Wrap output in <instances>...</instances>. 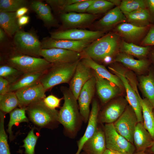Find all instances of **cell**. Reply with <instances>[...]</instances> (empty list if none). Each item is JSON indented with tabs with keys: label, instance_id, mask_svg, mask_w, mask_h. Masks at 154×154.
Returning a JSON list of instances; mask_svg holds the SVG:
<instances>
[{
	"label": "cell",
	"instance_id": "26",
	"mask_svg": "<svg viewBox=\"0 0 154 154\" xmlns=\"http://www.w3.org/2000/svg\"><path fill=\"white\" fill-rule=\"evenodd\" d=\"M115 60L138 72L147 70L150 63V61L146 59H135L131 55L122 52L117 54Z\"/></svg>",
	"mask_w": 154,
	"mask_h": 154
},
{
	"label": "cell",
	"instance_id": "25",
	"mask_svg": "<svg viewBox=\"0 0 154 154\" xmlns=\"http://www.w3.org/2000/svg\"><path fill=\"white\" fill-rule=\"evenodd\" d=\"M147 26H139L131 23H123L118 25L116 30L126 39L133 41L141 37L147 29Z\"/></svg>",
	"mask_w": 154,
	"mask_h": 154
},
{
	"label": "cell",
	"instance_id": "47",
	"mask_svg": "<svg viewBox=\"0 0 154 154\" xmlns=\"http://www.w3.org/2000/svg\"><path fill=\"white\" fill-rule=\"evenodd\" d=\"M147 9L151 16L154 17V0H146Z\"/></svg>",
	"mask_w": 154,
	"mask_h": 154
},
{
	"label": "cell",
	"instance_id": "49",
	"mask_svg": "<svg viewBox=\"0 0 154 154\" xmlns=\"http://www.w3.org/2000/svg\"><path fill=\"white\" fill-rule=\"evenodd\" d=\"M5 33L4 31L1 28L0 29V41L2 42L5 39Z\"/></svg>",
	"mask_w": 154,
	"mask_h": 154
},
{
	"label": "cell",
	"instance_id": "44",
	"mask_svg": "<svg viewBox=\"0 0 154 154\" xmlns=\"http://www.w3.org/2000/svg\"><path fill=\"white\" fill-rule=\"evenodd\" d=\"M142 43L145 45H154V27H151L148 33L142 41Z\"/></svg>",
	"mask_w": 154,
	"mask_h": 154
},
{
	"label": "cell",
	"instance_id": "28",
	"mask_svg": "<svg viewBox=\"0 0 154 154\" xmlns=\"http://www.w3.org/2000/svg\"><path fill=\"white\" fill-rule=\"evenodd\" d=\"M15 12H6L0 11V26L9 37L18 31V25Z\"/></svg>",
	"mask_w": 154,
	"mask_h": 154
},
{
	"label": "cell",
	"instance_id": "11",
	"mask_svg": "<svg viewBox=\"0 0 154 154\" xmlns=\"http://www.w3.org/2000/svg\"><path fill=\"white\" fill-rule=\"evenodd\" d=\"M50 34V37L54 39L94 41L103 36L104 32L73 28L52 32Z\"/></svg>",
	"mask_w": 154,
	"mask_h": 154
},
{
	"label": "cell",
	"instance_id": "37",
	"mask_svg": "<svg viewBox=\"0 0 154 154\" xmlns=\"http://www.w3.org/2000/svg\"><path fill=\"white\" fill-rule=\"evenodd\" d=\"M114 5L108 0H94L89 7L86 12L97 15L107 11L113 7Z\"/></svg>",
	"mask_w": 154,
	"mask_h": 154
},
{
	"label": "cell",
	"instance_id": "50",
	"mask_svg": "<svg viewBox=\"0 0 154 154\" xmlns=\"http://www.w3.org/2000/svg\"><path fill=\"white\" fill-rule=\"evenodd\" d=\"M109 1L113 4L114 5H116L117 6H118L119 7L121 1L119 0H109Z\"/></svg>",
	"mask_w": 154,
	"mask_h": 154
},
{
	"label": "cell",
	"instance_id": "21",
	"mask_svg": "<svg viewBox=\"0 0 154 154\" xmlns=\"http://www.w3.org/2000/svg\"><path fill=\"white\" fill-rule=\"evenodd\" d=\"M132 86L138 95L141 106L143 125L154 140V108L147 99L141 98L135 83L132 84Z\"/></svg>",
	"mask_w": 154,
	"mask_h": 154
},
{
	"label": "cell",
	"instance_id": "32",
	"mask_svg": "<svg viewBox=\"0 0 154 154\" xmlns=\"http://www.w3.org/2000/svg\"><path fill=\"white\" fill-rule=\"evenodd\" d=\"M26 108H16L10 112V120L8 125L7 131L9 134V138L11 141L14 139L12 131V126L16 124L22 122H28L29 120L26 115Z\"/></svg>",
	"mask_w": 154,
	"mask_h": 154
},
{
	"label": "cell",
	"instance_id": "40",
	"mask_svg": "<svg viewBox=\"0 0 154 154\" xmlns=\"http://www.w3.org/2000/svg\"><path fill=\"white\" fill-rule=\"evenodd\" d=\"M94 0H81V1L69 5L62 11V13L70 12L85 13Z\"/></svg>",
	"mask_w": 154,
	"mask_h": 154
},
{
	"label": "cell",
	"instance_id": "43",
	"mask_svg": "<svg viewBox=\"0 0 154 154\" xmlns=\"http://www.w3.org/2000/svg\"><path fill=\"white\" fill-rule=\"evenodd\" d=\"M63 99V98H59L54 95H50L45 98L43 100L48 107L52 109H56L59 107L60 102Z\"/></svg>",
	"mask_w": 154,
	"mask_h": 154
},
{
	"label": "cell",
	"instance_id": "29",
	"mask_svg": "<svg viewBox=\"0 0 154 154\" xmlns=\"http://www.w3.org/2000/svg\"><path fill=\"white\" fill-rule=\"evenodd\" d=\"M139 85L142 93L154 108V72L149 71L148 75H142L139 78Z\"/></svg>",
	"mask_w": 154,
	"mask_h": 154
},
{
	"label": "cell",
	"instance_id": "51",
	"mask_svg": "<svg viewBox=\"0 0 154 154\" xmlns=\"http://www.w3.org/2000/svg\"><path fill=\"white\" fill-rule=\"evenodd\" d=\"M147 150L148 153L150 154H154V140L152 145Z\"/></svg>",
	"mask_w": 154,
	"mask_h": 154
},
{
	"label": "cell",
	"instance_id": "59",
	"mask_svg": "<svg viewBox=\"0 0 154 154\" xmlns=\"http://www.w3.org/2000/svg\"><path fill=\"white\" fill-rule=\"evenodd\" d=\"M153 26H154V25H153Z\"/></svg>",
	"mask_w": 154,
	"mask_h": 154
},
{
	"label": "cell",
	"instance_id": "13",
	"mask_svg": "<svg viewBox=\"0 0 154 154\" xmlns=\"http://www.w3.org/2000/svg\"><path fill=\"white\" fill-rule=\"evenodd\" d=\"M46 90L38 82L15 92L18 99L19 108H26L31 103L43 99L46 97Z\"/></svg>",
	"mask_w": 154,
	"mask_h": 154
},
{
	"label": "cell",
	"instance_id": "17",
	"mask_svg": "<svg viewBox=\"0 0 154 154\" xmlns=\"http://www.w3.org/2000/svg\"><path fill=\"white\" fill-rule=\"evenodd\" d=\"M126 102L117 100L108 104L98 117V123L106 124L113 123L121 115L125 109Z\"/></svg>",
	"mask_w": 154,
	"mask_h": 154
},
{
	"label": "cell",
	"instance_id": "42",
	"mask_svg": "<svg viewBox=\"0 0 154 154\" xmlns=\"http://www.w3.org/2000/svg\"><path fill=\"white\" fill-rule=\"evenodd\" d=\"M81 0H47L46 2L53 9L62 13L66 6Z\"/></svg>",
	"mask_w": 154,
	"mask_h": 154
},
{
	"label": "cell",
	"instance_id": "18",
	"mask_svg": "<svg viewBox=\"0 0 154 154\" xmlns=\"http://www.w3.org/2000/svg\"><path fill=\"white\" fill-rule=\"evenodd\" d=\"M93 71L96 79V89L97 94L102 103L105 104L119 94L120 89Z\"/></svg>",
	"mask_w": 154,
	"mask_h": 154
},
{
	"label": "cell",
	"instance_id": "46",
	"mask_svg": "<svg viewBox=\"0 0 154 154\" xmlns=\"http://www.w3.org/2000/svg\"><path fill=\"white\" fill-rule=\"evenodd\" d=\"M29 16L24 15L18 18L17 22L19 27L24 26L27 24L29 22Z\"/></svg>",
	"mask_w": 154,
	"mask_h": 154
},
{
	"label": "cell",
	"instance_id": "14",
	"mask_svg": "<svg viewBox=\"0 0 154 154\" xmlns=\"http://www.w3.org/2000/svg\"><path fill=\"white\" fill-rule=\"evenodd\" d=\"M93 76V70L80 60L69 83V88L77 100L83 86Z\"/></svg>",
	"mask_w": 154,
	"mask_h": 154
},
{
	"label": "cell",
	"instance_id": "41",
	"mask_svg": "<svg viewBox=\"0 0 154 154\" xmlns=\"http://www.w3.org/2000/svg\"><path fill=\"white\" fill-rule=\"evenodd\" d=\"M34 128L31 129L23 141L24 144L22 147L25 149V154H34L35 147L38 136L34 133Z\"/></svg>",
	"mask_w": 154,
	"mask_h": 154
},
{
	"label": "cell",
	"instance_id": "4",
	"mask_svg": "<svg viewBox=\"0 0 154 154\" xmlns=\"http://www.w3.org/2000/svg\"><path fill=\"white\" fill-rule=\"evenodd\" d=\"M119 37L116 34H110L96 40L82 52V56L89 57L96 62L111 56L116 52L118 46Z\"/></svg>",
	"mask_w": 154,
	"mask_h": 154
},
{
	"label": "cell",
	"instance_id": "7",
	"mask_svg": "<svg viewBox=\"0 0 154 154\" xmlns=\"http://www.w3.org/2000/svg\"><path fill=\"white\" fill-rule=\"evenodd\" d=\"M106 149L122 154H133L136 149L133 144L119 134L116 130L113 123L104 125Z\"/></svg>",
	"mask_w": 154,
	"mask_h": 154
},
{
	"label": "cell",
	"instance_id": "3",
	"mask_svg": "<svg viewBox=\"0 0 154 154\" xmlns=\"http://www.w3.org/2000/svg\"><path fill=\"white\" fill-rule=\"evenodd\" d=\"M26 112L30 120L38 128L54 129L59 123V111L48 107L43 99L31 104L26 107Z\"/></svg>",
	"mask_w": 154,
	"mask_h": 154
},
{
	"label": "cell",
	"instance_id": "53",
	"mask_svg": "<svg viewBox=\"0 0 154 154\" xmlns=\"http://www.w3.org/2000/svg\"><path fill=\"white\" fill-rule=\"evenodd\" d=\"M103 154H115L114 151L106 149Z\"/></svg>",
	"mask_w": 154,
	"mask_h": 154
},
{
	"label": "cell",
	"instance_id": "55",
	"mask_svg": "<svg viewBox=\"0 0 154 154\" xmlns=\"http://www.w3.org/2000/svg\"><path fill=\"white\" fill-rule=\"evenodd\" d=\"M151 58L152 60L154 63V50L151 53Z\"/></svg>",
	"mask_w": 154,
	"mask_h": 154
},
{
	"label": "cell",
	"instance_id": "12",
	"mask_svg": "<svg viewBox=\"0 0 154 154\" xmlns=\"http://www.w3.org/2000/svg\"><path fill=\"white\" fill-rule=\"evenodd\" d=\"M96 79L94 75L83 86L77 100L80 112L82 121L85 123H87L89 119L90 105L96 90Z\"/></svg>",
	"mask_w": 154,
	"mask_h": 154
},
{
	"label": "cell",
	"instance_id": "34",
	"mask_svg": "<svg viewBox=\"0 0 154 154\" xmlns=\"http://www.w3.org/2000/svg\"><path fill=\"white\" fill-rule=\"evenodd\" d=\"M120 50L122 52L137 57L145 56L148 54L149 47L137 45L132 43H127L124 41L121 42Z\"/></svg>",
	"mask_w": 154,
	"mask_h": 154
},
{
	"label": "cell",
	"instance_id": "52",
	"mask_svg": "<svg viewBox=\"0 0 154 154\" xmlns=\"http://www.w3.org/2000/svg\"><path fill=\"white\" fill-rule=\"evenodd\" d=\"M103 60L106 63H109L112 60V57L111 56H108L104 58Z\"/></svg>",
	"mask_w": 154,
	"mask_h": 154
},
{
	"label": "cell",
	"instance_id": "39",
	"mask_svg": "<svg viewBox=\"0 0 154 154\" xmlns=\"http://www.w3.org/2000/svg\"><path fill=\"white\" fill-rule=\"evenodd\" d=\"M5 114L0 112V154H11L8 143L7 136L5 132L4 121Z\"/></svg>",
	"mask_w": 154,
	"mask_h": 154
},
{
	"label": "cell",
	"instance_id": "27",
	"mask_svg": "<svg viewBox=\"0 0 154 154\" xmlns=\"http://www.w3.org/2000/svg\"><path fill=\"white\" fill-rule=\"evenodd\" d=\"M30 7L45 25L50 26L56 24V20L48 5L40 1H33L31 2Z\"/></svg>",
	"mask_w": 154,
	"mask_h": 154
},
{
	"label": "cell",
	"instance_id": "58",
	"mask_svg": "<svg viewBox=\"0 0 154 154\" xmlns=\"http://www.w3.org/2000/svg\"><path fill=\"white\" fill-rule=\"evenodd\" d=\"M153 114H154V108L153 110Z\"/></svg>",
	"mask_w": 154,
	"mask_h": 154
},
{
	"label": "cell",
	"instance_id": "20",
	"mask_svg": "<svg viewBox=\"0 0 154 154\" xmlns=\"http://www.w3.org/2000/svg\"><path fill=\"white\" fill-rule=\"evenodd\" d=\"M106 149L104 129L98 125L95 133L85 143L82 150L88 154H103Z\"/></svg>",
	"mask_w": 154,
	"mask_h": 154
},
{
	"label": "cell",
	"instance_id": "36",
	"mask_svg": "<svg viewBox=\"0 0 154 154\" xmlns=\"http://www.w3.org/2000/svg\"><path fill=\"white\" fill-rule=\"evenodd\" d=\"M119 8L124 14L136 10L147 8L146 0H123L121 1Z\"/></svg>",
	"mask_w": 154,
	"mask_h": 154
},
{
	"label": "cell",
	"instance_id": "1",
	"mask_svg": "<svg viewBox=\"0 0 154 154\" xmlns=\"http://www.w3.org/2000/svg\"><path fill=\"white\" fill-rule=\"evenodd\" d=\"M60 90L64 102L59 111L58 121L63 125L65 133L73 138L80 130L83 121L78 102L69 88L62 86Z\"/></svg>",
	"mask_w": 154,
	"mask_h": 154
},
{
	"label": "cell",
	"instance_id": "24",
	"mask_svg": "<svg viewBox=\"0 0 154 154\" xmlns=\"http://www.w3.org/2000/svg\"><path fill=\"white\" fill-rule=\"evenodd\" d=\"M126 20L119 7L117 6L108 11L96 23L95 27L102 30H106Z\"/></svg>",
	"mask_w": 154,
	"mask_h": 154
},
{
	"label": "cell",
	"instance_id": "6",
	"mask_svg": "<svg viewBox=\"0 0 154 154\" xmlns=\"http://www.w3.org/2000/svg\"><path fill=\"white\" fill-rule=\"evenodd\" d=\"M13 41L14 49L19 52L33 57L41 56V42L35 33L19 30L14 35Z\"/></svg>",
	"mask_w": 154,
	"mask_h": 154
},
{
	"label": "cell",
	"instance_id": "16",
	"mask_svg": "<svg viewBox=\"0 0 154 154\" xmlns=\"http://www.w3.org/2000/svg\"><path fill=\"white\" fill-rule=\"evenodd\" d=\"M97 17V15L74 12L62 13L60 16L63 26L69 29L90 26Z\"/></svg>",
	"mask_w": 154,
	"mask_h": 154
},
{
	"label": "cell",
	"instance_id": "2",
	"mask_svg": "<svg viewBox=\"0 0 154 154\" xmlns=\"http://www.w3.org/2000/svg\"><path fill=\"white\" fill-rule=\"evenodd\" d=\"M1 61L24 73H44L53 64L44 58L25 55L14 48L6 53Z\"/></svg>",
	"mask_w": 154,
	"mask_h": 154
},
{
	"label": "cell",
	"instance_id": "8",
	"mask_svg": "<svg viewBox=\"0 0 154 154\" xmlns=\"http://www.w3.org/2000/svg\"><path fill=\"white\" fill-rule=\"evenodd\" d=\"M138 122L135 112L131 106H128L120 117L113 123L116 131L133 143V134Z\"/></svg>",
	"mask_w": 154,
	"mask_h": 154
},
{
	"label": "cell",
	"instance_id": "33",
	"mask_svg": "<svg viewBox=\"0 0 154 154\" xmlns=\"http://www.w3.org/2000/svg\"><path fill=\"white\" fill-rule=\"evenodd\" d=\"M19 105V101L15 92H8L0 94V109L5 114L10 112Z\"/></svg>",
	"mask_w": 154,
	"mask_h": 154
},
{
	"label": "cell",
	"instance_id": "9",
	"mask_svg": "<svg viewBox=\"0 0 154 154\" xmlns=\"http://www.w3.org/2000/svg\"><path fill=\"white\" fill-rule=\"evenodd\" d=\"M40 56L53 64L77 62L82 57V52L57 48L42 49Z\"/></svg>",
	"mask_w": 154,
	"mask_h": 154
},
{
	"label": "cell",
	"instance_id": "19",
	"mask_svg": "<svg viewBox=\"0 0 154 154\" xmlns=\"http://www.w3.org/2000/svg\"><path fill=\"white\" fill-rule=\"evenodd\" d=\"M99 105L97 100L93 99L92 108L88 121L86 128L83 136L77 142L78 149L75 154H80L85 143L94 135L98 126V117Z\"/></svg>",
	"mask_w": 154,
	"mask_h": 154
},
{
	"label": "cell",
	"instance_id": "57",
	"mask_svg": "<svg viewBox=\"0 0 154 154\" xmlns=\"http://www.w3.org/2000/svg\"><path fill=\"white\" fill-rule=\"evenodd\" d=\"M80 154H88L86 153L84 151H83V152L81 153H80Z\"/></svg>",
	"mask_w": 154,
	"mask_h": 154
},
{
	"label": "cell",
	"instance_id": "54",
	"mask_svg": "<svg viewBox=\"0 0 154 154\" xmlns=\"http://www.w3.org/2000/svg\"><path fill=\"white\" fill-rule=\"evenodd\" d=\"M133 154H150L148 152H146V151H137L136 152L134 153Z\"/></svg>",
	"mask_w": 154,
	"mask_h": 154
},
{
	"label": "cell",
	"instance_id": "31",
	"mask_svg": "<svg viewBox=\"0 0 154 154\" xmlns=\"http://www.w3.org/2000/svg\"><path fill=\"white\" fill-rule=\"evenodd\" d=\"M44 73L24 74L17 81L9 85L8 92H15L39 82Z\"/></svg>",
	"mask_w": 154,
	"mask_h": 154
},
{
	"label": "cell",
	"instance_id": "45",
	"mask_svg": "<svg viewBox=\"0 0 154 154\" xmlns=\"http://www.w3.org/2000/svg\"><path fill=\"white\" fill-rule=\"evenodd\" d=\"M9 85L7 80L0 77V94H3L8 92Z\"/></svg>",
	"mask_w": 154,
	"mask_h": 154
},
{
	"label": "cell",
	"instance_id": "35",
	"mask_svg": "<svg viewBox=\"0 0 154 154\" xmlns=\"http://www.w3.org/2000/svg\"><path fill=\"white\" fill-rule=\"evenodd\" d=\"M24 74L15 68L6 64H2L0 66V77L8 81L10 84L19 79Z\"/></svg>",
	"mask_w": 154,
	"mask_h": 154
},
{
	"label": "cell",
	"instance_id": "5",
	"mask_svg": "<svg viewBox=\"0 0 154 154\" xmlns=\"http://www.w3.org/2000/svg\"><path fill=\"white\" fill-rule=\"evenodd\" d=\"M79 61L53 64L43 74L39 82L46 91L58 84H69L74 74Z\"/></svg>",
	"mask_w": 154,
	"mask_h": 154
},
{
	"label": "cell",
	"instance_id": "30",
	"mask_svg": "<svg viewBox=\"0 0 154 154\" xmlns=\"http://www.w3.org/2000/svg\"><path fill=\"white\" fill-rule=\"evenodd\" d=\"M124 15L127 21L139 26H147L153 19L147 8L139 9Z\"/></svg>",
	"mask_w": 154,
	"mask_h": 154
},
{
	"label": "cell",
	"instance_id": "10",
	"mask_svg": "<svg viewBox=\"0 0 154 154\" xmlns=\"http://www.w3.org/2000/svg\"><path fill=\"white\" fill-rule=\"evenodd\" d=\"M108 68L118 76L122 81L126 93L127 101L135 112L138 122L143 123L142 108L136 92L130 84L129 78L122 70L109 66Z\"/></svg>",
	"mask_w": 154,
	"mask_h": 154
},
{
	"label": "cell",
	"instance_id": "15",
	"mask_svg": "<svg viewBox=\"0 0 154 154\" xmlns=\"http://www.w3.org/2000/svg\"><path fill=\"white\" fill-rule=\"evenodd\" d=\"M94 41L90 40H72L44 38L41 42L42 49L60 48L82 52L84 49Z\"/></svg>",
	"mask_w": 154,
	"mask_h": 154
},
{
	"label": "cell",
	"instance_id": "56",
	"mask_svg": "<svg viewBox=\"0 0 154 154\" xmlns=\"http://www.w3.org/2000/svg\"><path fill=\"white\" fill-rule=\"evenodd\" d=\"M114 151V153H115V154H121V153H120L119 152H117V151Z\"/></svg>",
	"mask_w": 154,
	"mask_h": 154
},
{
	"label": "cell",
	"instance_id": "38",
	"mask_svg": "<svg viewBox=\"0 0 154 154\" xmlns=\"http://www.w3.org/2000/svg\"><path fill=\"white\" fill-rule=\"evenodd\" d=\"M28 1L25 0H0V11L16 12L19 8L26 7Z\"/></svg>",
	"mask_w": 154,
	"mask_h": 154
},
{
	"label": "cell",
	"instance_id": "22",
	"mask_svg": "<svg viewBox=\"0 0 154 154\" xmlns=\"http://www.w3.org/2000/svg\"><path fill=\"white\" fill-rule=\"evenodd\" d=\"M153 141L143 123L138 122L133 135V143L137 151H145L152 145Z\"/></svg>",
	"mask_w": 154,
	"mask_h": 154
},
{
	"label": "cell",
	"instance_id": "48",
	"mask_svg": "<svg viewBox=\"0 0 154 154\" xmlns=\"http://www.w3.org/2000/svg\"><path fill=\"white\" fill-rule=\"evenodd\" d=\"M28 11V9L26 7H23L19 8L15 12L17 18H18L25 15Z\"/></svg>",
	"mask_w": 154,
	"mask_h": 154
},
{
	"label": "cell",
	"instance_id": "23",
	"mask_svg": "<svg viewBox=\"0 0 154 154\" xmlns=\"http://www.w3.org/2000/svg\"><path fill=\"white\" fill-rule=\"evenodd\" d=\"M81 60L100 76L108 80L120 89L123 87V84L119 78L116 75L110 72L104 66L86 56H83Z\"/></svg>",
	"mask_w": 154,
	"mask_h": 154
}]
</instances>
